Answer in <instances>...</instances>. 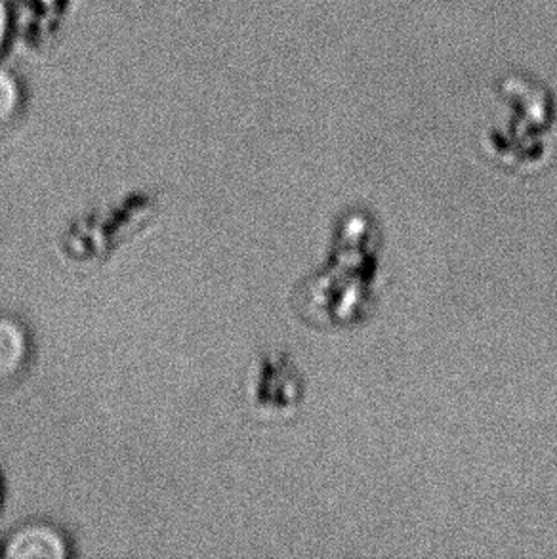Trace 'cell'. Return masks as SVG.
Returning <instances> with one entry per match:
<instances>
[{
    "label": "cell",
    "mask_w": 557,
    "mask_h": 559,
    "mask_svg": "<svg viewBox=\"0 0 557 559\" xmlns=\"http://www.w3.org/2000/svg\"><path fill=\"white\" fill-rule=\"evenodd\" d=\"M8 558H63L66 546L50 527H23L8 543Z\"/></svg>",
    "instance_id": "1"
},
{
    "label": "cell",
    "mask_w": 557,
    "mask_h": 559,
    "mask_svg": "<svg viewBox=\"0 0 557 559\" xmlns=\"http://www.w3.org/2000/svg\"><path fill=\"white\" fill-rule=\"evenodd\" d=\"M27 356V342L22 329L0 318V385L7 384L22 371Z\"/></svg>",
    "instance_id": "2"
},
{
    "label": "cell",
    "mask_w": 557,
    "mask_h": 559,
    "mask_svg": "<svg viewBox=\"0 0 557 559\" xmlns=\"http://www.w3.org/2000/svg\"><path fill=\"white\" fill-rule=\"evenodd\" d=\"M23 86L10 69L0 66V130L7 129L22 114Z\"/></svg>",
    "instance_id": "3"
},
{
    "label": "cell",
    "mask_w": 557,
    "mask_h": 559,
    "mask_svg": "<svg viewBox=\"0 0 557 559\" xmlns=\"http://www.w3.org/2000/svg\"><path fill=\"white\" fill-rule=\"evenodd\" d=\"M12 33V10L8 0H0V58L7 50L8 40Z\"/></svg>",
    "instance_id": "4"
}]
</instances>
